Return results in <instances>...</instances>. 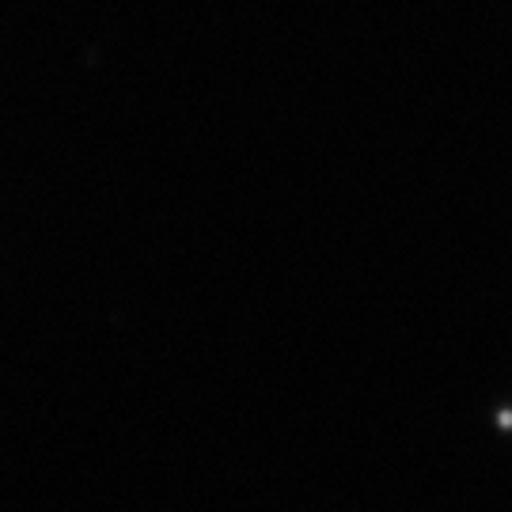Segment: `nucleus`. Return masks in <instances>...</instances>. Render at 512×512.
Returning <instances> with one entry per match:
<instances>
[]
</instances>
